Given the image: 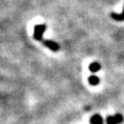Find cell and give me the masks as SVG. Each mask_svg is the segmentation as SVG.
Here are the masks:
<instances>
[{
    "mask_svg": "<svg viewBox=\"0 0 124 124\" xmlns=\"http://www.w3.org/2000/svg\"><path fill=\"white\" fill-rule=\"evenodd\" d=\"M106 122H107V124H117V122H116L114 116H108V117H107Z\"/></svg>",
    "mask_w": 124,
    "mask_h": 124,
    "instance_id": "7",
    "label": "cell"
},
{
    "mask_svg": "<svg viewBox=\"0 0 124 124\" xmlns=\"http://www.w3.org/2000/svg\"><path fill=\"white\" fill-rule=\"evenodd\" d=\"M88 80H89V83L91 84V85H97L99 84V82H100L99 78L97 77V76H95V75L90 76L89 79Z\"/></svg>",
    "mask_w": 124,
    "mask_h": 124,
    "instance_id": "6",
    "label": "cell"
},
{
    "mask_svg": "<svg viewBox=\"0 0 124 124\" xmlns=\"http://www.w3.org/2000/svg\"><path fill=\"white\" fill-rule=\"evenodd\" d=\"M46 26L45 24H38L35 26V30H34V38L36 41H41L43 40V34L46 31Z\"/></svg>",
    "mask_w": 124,
    "mask_h": 124,
    "instance_id": "1",
    "label": "cell"
},
{
    "mask_svg": "<svg viewBox=\"0 0 124 124\" xmlns=\"http://www.w3.org/2000/svg\"><path fill=\"white\" fill-rule=\"evenodd\" d=\"M101 69V66L97 62H93L89 66V70L91 72H97Z\"/></svg>",
    "mask_w": 124,
    "mask_h": 124,
    "instance_id": "5",
    "label": "cell"
},
{
    "mask_svg": "<svg viewBox=\"0 0 124 124\" xmlns=\"http://www.w3.org/2000/svg\"><path fill=\"white\" fill-rule=\"evenodd\" d=\"M42 42L46 47H48L50 50L54 51V52H56V51H58L60 49V45L54 41H51V40H42Z\"/></svg>",
    "mask_w": 124,
    "mask_h": 124,
    "instance_id": "2",
    "label": "cell"
},
{
    "mask_svg": "<svg viewBox=\"0 0 124 124\" xmlns=\"http://www.w3.org/2000/svg\"><path fill=\"white\" fill-rule=\"evenodd\" d=\"M114 117H115V119H116L117 124L121 123V122H122V121H123V116L121 114H116L114 116Z\"/></svg>",
    "mask_w": 124,
    "mask_h": 124,
    "instance_id": "8",
    "label": "cell"
},
{
    "mask_svg": "<svg viewBox=\"0 0 124 124\" xmlns=\"http://www.w3.org/2000/svg\"><path fill=\"white\" fill-rule=\"evenodd\" d=\"M91 124H103V120L100 115H94L90 120Z\"/></svg>",
    "mask_w": 124,
    "mask_h": 124,
    "instance_id": "3",
    "label": "cell"
},
{
    "mask_svg": "<svg viewBox=\"0 0 124 124\" xmlns=\"http://www.w3.org/2000/svg\"><path fill=\"white\" fill-rule=\"evenodd\" d=\"M110 16H111V17L114 20H116V21H119V22L124 21V8H123V10H122V12L121 14L112 12V13L110 14Z\"/></svg>",
    "mask_w": 124,
    "mask_h": 124,
    "instance_id": "4",
    "label": "cell"
}]
</instances>
